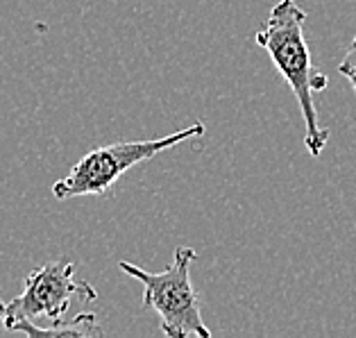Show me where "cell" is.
Listing matches in <instances>:
<instances>
[{"instance_id": "obj_1", "label": "cell", "mask_w": 356, "mask_h": 338, "mask_svg": "<svg viewBox=\"0 0 356 338\" xmlns=\"http://www.w3.org/2000/svg\"><path fill=\"white\" fill-rule=\"evenodd\" d=\"M307 12L295 0H280L266 23L257 30L254 41L273 59L277 71L293 89L304 116V145L311 157H320L329 141V129L320 125L314 93L327 89V75L318 73L304 39Z\"/></svg>"}, {"instance_id": "obj_2", "label": "cell", "mask_w": 356, "mask_h": 338, "mask_svg": "<svg viewBox=\"0 0 356 338\" xmlns=\"http://www.w3.org/2000/svg\"><path fill=\"white\" fill-rule=\"evenodd\" d=\"M204 125L193 123L177 132L159 138H141V141H118L86 152L84 157L68 170V175L53 184L55 200H71L84 195H107L114 191L116 182L127 170L143 161H150L159 152L184 143L188 138L202 136Z\"/></svg>"}, {"instance_id": "obj_3", "label": "cell", "mask_w": 356, "mask_h": 338, "mask_svg": "<svg viewBox=\"0 0 356 338\" xmlns=\"http://www.w3.org/2000/svg\"><path fill=\"white\" fill-rule=\"evenodd\" d=\"M195 259L197 252L193 248L179 246L170 266L161 273H147L127 261L118 264L125 275L143 284V307L159 316V327L168 338H211V329L204 325L197 293L191 284V264Z\"/></svg>"}, {"instance_id": "obj_4", "label": "cell", "mask_w": 356, "mask_h": 338, "mask_svg": "<svg viewBox=\"0 0 356 338\" xmlns=\"http://www.w3.org/2000/svg\"><path fill=\"white\" fill-rule=\"evenodd\" d=\"M95 291L89 282L77 280L75 266L66 261H50L25 277L23 293L7 302L5 318H25L30 323L59 325L73 305L93 302ZM43 327V325H41Z\"/></svg>"}, {"instance_id": "obj_5", "label": "cell", "mask_w": 356, "mask_h": 338, "mask_svg": "<svg viewBox=\"0 0 356 338\" xmlns=\"http://www.w3.org/2000/svg\"><path fill=\"white\" fill-rule=\"evenodd\" d=\"M3 325L10 332H21L32 338H91L105 334V329L95 320V314H89V311L75 316L73 320H62V323L53 327H41L25 318H5Z\"/></svg>"}, {"instance_id": "obj_6", "label": "cell", "mask_w": 356, "mask_h": 338, "mask_svg": "<svg viewBox=\"0 0 356 338\" xmlns=\"http://www.w3.org/2000/svg\"><path fill=\"white\" fill-rule=\"evenodd\" d=\"M338 71H341V75H345L347 80L352 82L354 93H356V37L350 43V48H347V55L343 57V62L338 64Z\"/></svg>"}, {"instance_id": "obj_7", "label": "cell", "mask_w": 356, "mask_h": 338, "mask_svg": "<svg viewBox=\"0 0 356 338\" xmlns=\"http://www.w3.org/2000/svg\"><path fill=\"white\" fill-rule=\"evenodd\" d=\"M5 316H7V305H5L3 300H0V323L5 320Z\"/></svg>"}]
</instances>
